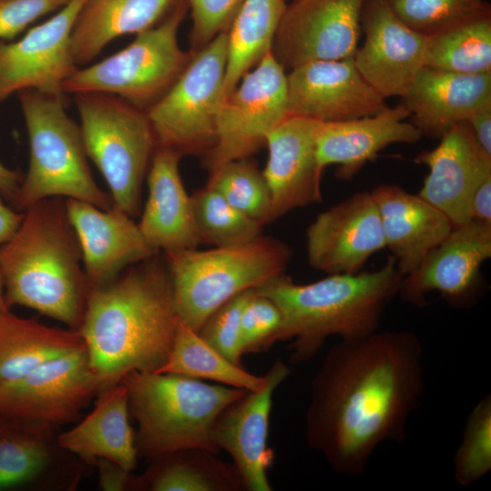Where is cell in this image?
<instances>
[{
  "label": "cell",
  "instance_id": "41",
  "mask_svg": "<svg viewBox=\"0 0 491 491\" xmlns=\"http://www.w3.org/2000/svg\"><path fill=\"white\" fill-rule=\"evenodd\" d=\"M191 10L193 53L227 32L245 0H186Z\"/></svg>",
  "mask_w": 491,
  "mask_h": 491
},
{
  "label": "cell",
  "instance_id": "32",
  "mask_svg": "<svg viewBox=\"0 0 491 491\" xmlns=\"http://www.w3.org/2000/svg\"><path fill=\"white\" fill-rule=\"evenodd\" d=\"M202 449H184L154 461L141 476H134L133 487L152 491H237L244 488L234 465Z\"/></svg>",
  "mask_w": 491,
  "mask_h": 491
},
{
  "label": "cell",
  "instance_id": "16",
  "mask_svg": "<svg viewBox=\"0 0 491 491\" xmlns=\"http://www.w3.org/2000/svg\"><path fill=\"white\" fill-rule=\"evenodd\" d=\"M361 29L365 43L353 55L356 69L385 99L403 97L424 66L426 35L400 20L386 0H365Z\"/></svg>",
  "mask_w": 491,
  "mask_h": 491
},
{
  "label": "cell",
  "instance_id": "10",
  "mask_svg": "<svg viewBox=\"0 0 491 491\" xmlns=\"http://www.w3.org/2000/svg\"><path fill=\"white\" fill-rule=\"evenodd\" d=\"M227 40V32L221 33L193 53L171 88L145 110L157 146L204 156L213 147L225 99Z\"/></svg>",
  "mask_w": 491,
  "mask_h": 491
},
{
  "label": "cell",
  "instance_id": "2",
  "mask_svg": "<svg viewBox=\"0 0 491 491\" xmlns=\"http://www.w3.org/2000/svg\"><path fill=\"white\" fill-rule=\"evenodd\" d=\"M179 321L170 274L158 253L90 287L78 331L100 393L129 373L156 372L168 357Z\"/></svg>",
  "mask_w": 491,
  "mask_h": 491
},
{
  "label": "cell",
  "instance_id": "28",
  "mask_svg": "<svg viewBox=\"0 0 491 491\" xmlns=\"http://www.w3.org/2000/svg\"><path fill=\"white\" fill-rule=\"evenodd\" d=\"M177 0H86L71 34L76 65L86 64L115 38L153 26Z\"/></svg>",
  "mask_w": 491,
  "mask_h": 491
},
{
  "label": "cell",
  "instance_id": "48",
  "mask_svg": "<svg viewBox=\"0 0 491 491\" xmlns=\"http://www.w3.org/2000/svg\"><path fill=\"white\" fill-rule=\"evenodd\" d=\"M6 309H9V308L5 305V286H4L3 276L0 270V314H2Z\"/></svg>",
  "mask_w": 491,
  "mask_h": 491
},
{
  "label": "cell",
  "instance_id": "46",
  "mask_svg": "<svg viewBox=\"0 0 491 491\" xmlns=\"http://www.w3.org/2000/svg\"><path fill=\"white\" fill-rule=\"evenodd\" d=\"M25 213L16 212L7 206L0 193V246L9 240L20 225Z\"/></svg>",
  "mask_w": 491,
  "mask_h": 491
},
{
  "label": "cell",
  "instance_id": "39",
  "mask_svg": "<svg viewBox=\"0 0 491 491\" xmlns=\"http://www.w3.org/2000/svg\"><path fill=\"white\" fill-rule=\"evenodd\" d=\"M394 14L412 29L428 35L473 11L485 0H386Z\"/></svg>",
  "mask_w": 491,
  "mask_h": 491
},
{
  "label": "cell",
  "instance_id": "12",
  "mask_svg": "<svg viewBox=\"0 0 491 491\" xmlns=\"http://www.w3.org/2000/svg\"><path fill=\"white\" fill-rule=\"evenodd\" d=\"M99 392L84 345L0 386V414L52 426L65 424L78 418Z\"/></svg>",
  "mask_w": 491,
  "mask_h": 491
},
{
  "label": "cell",
  "instance_id": "36",
  "mask_svg": "<svg viewBox=\"0 0 491 491\" xmlns=\"http://www.w3.org/2000/svg\"><path fill=\"white\" fill-rule=\"evenodd\" d=\"M231 205L265 225L269 224L271 195L263 171L247 158L225 163L210 171L207 184Z\"/></svg>",
  "mask_w": 491,
  "mask_h": 491
},
{
  "label": "cell",
  "instance_id": "26",
  "mask_svg": "<svg viewBox=\"0 0 491 491\" xmlns=\"http://www.w3.org/2000/svg\"><path fill=\"white\" fill-rule=\"evenodd\" d=\"M387 247L403 276L451 232L449 219L418 195L397 185H380L371 192Z\"/></svg>",
  "mask_w": 491,
  "mask_h": 491
},
{
  "label": "cell",
  "instance_id": "31",
  "mask_svg": "<svg viewBox=\"0 0 491 491\" xmlns=\"http://www.w3.org/2000/svg\"><path fill=\"white\" fill-rule=\"evenodd\" d=\"M424 66L461 74L491 73V7L477 8L426 35Z\"/></svg>",
  "mask_w": 491,
  "mask_h": 491
},
{
  "label": "cell",
  "instance_id": "20",
  "mask_svg": "<svg viewBox=\"0 0 491 491\" xmlns=\"http://www.w3.org/2000/svg\"><path fill=\"white\" fill-rule=\"evenodd\" d=\"M318 126L317 121L290 115L267 135L263 174L271 195L270 223L294 209L322 202Z\"/></svg>",
  "mask_w": 491,
  "mask_h": 491
},
{
  "label": "cell",
  "instance_id": "29",
  "mask_svg": "<svg viewBox=\"0 0 491 491\" xmlns=\"http://www.w3.org/2000/svg\"><path fill=\"white\" fill-rule=\"evenodd\" d=\"M50 424L0 414V491L45 480L63 449Z\"/></svg>",
  "mask_w": 491,
  "mask_h": 491
},
{
  "label": "cell",
  "instance_id": "21",
  "mask_svg": "<svg viewBox=\"0 0 491 491\" xmlns=\"http://www.w3.org/2000/svg\"><path fill=\"white\" fill-rule=\"evenodd\" d=\"M415 161L429 170L417 195L441 211L453 227L471 221L472 196L491 175V155L479 146L468 124L455 125L436 147L420 153Z\"/></svg>",
  "mask_w": 491,
  "mask_h": 491
},
{
  "label": "cell",
  "instance_id": "15",
  "mask_svg": "<svg viewBox=\"0 0 491 491\" xmlns=\"http://www.w3.org/2000/svg\"><path fill=\"white\" fill-rule=\"evenodd\" d=\"M491 257V224L471 220L453 227L418 266L402 279L398 295L416 306L439 292L449 303L466 306L477 292L479 271Z\"/></svg>",
  "mask_w": 491,
  "mask_h": 491
},
{
  "label": "cell",
  "instance_id": "9",
  "mask_svg": "<svg viewBox=\"0 0 491 491\" xmlns=\"http://www.w3.org/2000/svg\"><path fill=\"white\" fill-rule=\"evenodd\" d=\"M187 9L186 0H177L159 25L137 34L124 49L77 68L65 82L64 93L112 95L146 110L171 88L192 57L177 40Z\"/></svg>",
  "mask_w": 491,
  "mask_h": 491
},
{
  "label": "cell",
  "instance_id": "5",
  "mask_svg": "<svg viewBox=\"0 0 491 491\" xmlns=\"http://www.w3.org/2000/svg\"><path fill=\"white\" fill-rule=\"evenodd\" d=\"M122 383L138 424V456L151 460L184 450L219 449L212 429L222 411L246 390L169 373L132 372Z\"/></svg>",
  "mask_w": 491,
  "mask_h": 491
},
{
  "label": "cell",
  "instance_id": "1",
  "mask_svg": "<svg viewBox=\"0 0 491 491\" xmlns=\"http://www.w3.org/2000/svg\"><path fill=\"white\" fill-rule=\"evenodd\" d=\"M424 348L407 330L341 339L310 385L306 438L329 466L359 476L385 441L406 438L425 392Z\"/></svg>",
  "mask_w": 491,
  "mask_h": 491
},
{
  "label": "cell",
  "instance_id": "7",
  "mask_svg": "<svg viewBox=\"0 0 491 491\" xmlns=\"http://www.w3.org/2000/svg\"><path fill=\"white\" fill-rule=\"evenodd\" d=\"M29 139V166L14 205L25 211L50 197L74 198L101 209L114 206L95 184L80 126L66 114L63 95L19 93Z\"/></svg>",
  "mask_w": 491,
  "mask_h": 491
},
{
  "label": "cell",
  "instance_id": "14",
  "mask_svg": "<svg viewBox=\"0 0 491 491\" xmlns=\"http://www.w3.org/2000/svg\"><path fill=\"white\" fill-rule=\"evenodd\" d=\"M85 2L70 0L20 40L0 43V102L14 93L27 90L65 94V82L77 69L71 50V34Z\"/></svg>",
  "mask_w": 491,
  "mask_h": 491
},
{
  "label": "cell",
  "instance_id": "45",
  "mask_svg": "<svg viewBox=\"0 0 491 491\" xmlns=\"http://www.w3.org/2000/svg\"><path fill=\"white\" fill-rule=\"evenodd\" d=\"M479 146L491 155V106L486 107L466 121Z\"/></svg>",
  "mask_w": 491,
  "mask_h": 491
},
{
  "label": "cell",
  "instance_id": "42",
  "mask_svg": "<svg viewBox=\"0 0 491 491\" xmlns=\"http://www.w3.org/2000/svg\"><path fill=\"white\" fill-rule=\"evenodd\" d=\"M70 0H0V39H10Z\"/></svg>",
  "mask_w": 491,
  "mask_h": 491
},
{
  "label": "cell",
  "instance_id": "11",
  "mask_svg": "<svg viewBox=\"0 0 491 491\" xmlns=\"http://www.w3.org/2000/svg\"><path fill=\"white\" fill-rule=\"evenodd\" d=\"M288 115L286 75L270 51L224 99L215 144L205 155L209 172L225 163L248 158Z\"/></svg>",
  "mask_w": 491,
  "mask_h": 491
},
{
  "label": "cell",
  "instance_id": "19",
  "mask_svg": "<svg viewBox=\"0 0 491 491\" xmlns=\"http://www.w3.org/2000/svg\"><path fill=\"white\" fill-rule=\"evenodd\" d=\"M290 373L286 364L280 359L275 361L266 374V386L257 391H246L222 411L213 426L214 443L232 456L246 490H272L267 477L275 459L268 446L272 399Z\"/></svg>",
  "mask_w": 491,
  "mask_h": 491
},
{
  "label": "cell",
  "instance_id": "23",
  "mask_svg": "<svg viewBox=\"0 0 491 491\" xmlns=\"http://www.w3.org/2000/svg\"><path fill=\"white\" fill-rule=\"evenodd\" d=\"M403 99L422 136L440 139L455 125L491 106V73L461 74L423 66Z\"/></svg>",
  "mask_w": 491,
  "mask_h": 491
},
{
  "label": "cell",
  "instance_id": "44",
  "mask_svg": "<svg viewBox=\"0 0 491 491\" xmlns=\"http://www.w3.org/2000/svg\"><path fill=\"white\" fill-rule=\"evenodd\" d=\"M471 218L491 224V175L476 187L471 200Z\"/></svg>",
  "mask_w": 491,
  "mask_h": 491
},
{
  "label": "cell",
  "instance_id": "18",
  "mask_svg": "<svg viewBox=\"0 0 491 491\" xmlns=\"http://www.w3.org/2000/svg\"><path fill=\"white\" fill-rule=\"evenodd\" d=\"M386 248L379 213L370 192H357L321 212L306 229L307 260L314 269L356 274Z\"/></svg>",
  "mask_w": 491,
  "mask_h": 491
},
{
  "label": "cell",
  "instance_id": "27",
  "mask_svg": "<svg viewBox=\"0 0 491 491\" xmlns=\"http://www.w3.org/2000/svg\"><path fill=\"white\" fill-rule=\"evenodd\" d=\"M129 415L127 390L121 382L98 394L90 414L57 435L58 445L88 466L107 459L133 471L138 454Z\"/></svg>",
  "mask_w": 491,
  "mask_h": 491
},
{
  "label": "cell",
  "instance_id": "22",
  "mask_svg": "<svg viewBox=\"0 0 491 491\" xmlns=\"http://www.w3.org/2000/svg\"><path fill=\"white\" fill-rule=\"evenodd\" d=\"M65 204L90 287L109 283L158 253L146 243L133 217L115 206L105 210L74 198H66Z\"/></svg>",
  "mask_w": 491,
  "mask_h": 491
},
{
  "label": "cell",
  "instance_id": "4",
  "mask_svg": "<svg viewBox=\"0 0 491 491\" xmlns=\"http://www.w3.org/2000/svg\"><path fill=\"white\" fill-rule=\"evenodd\" d=\"M403 277L391 256L372 272L331 274L308 284L284 274L256 290L279 307L280 341L294 339L290 363L299 365L312 359L329 336L356 339L376 332Z\"/></svg>",
  "mask_w": 491,
  "mask_h": 491
},
{
  "label": "cell",
  "instance_id": "38",
  "mask_svg": "<svg viewBox=\"0 0 491 491\" xmlns=\"http://www.w3.org/2000/svg\"><path fill=\"white\" fill-rule=\"evenodd\" d=\"M283 316L268 296L253 289L241 316V348L243 355L268 350L280 341Z\"/></svg>",
  "mask_w": 491,
  "mask_h": 491
},
{
  "label": "cell",
  "instance_id": "17",
  "mask_svg": "<svg viewBox=\"0 0 491 491\" xmlns=\"http://www.w3.org/2000/svg\"><path fill=\"white\" fill-rule=\"evenodd\" d=\"M286 84L289 115L321 123L373 115L387 106L353 57L300 65L286 75Z\"/></svg>",
  "mask_w": 491,
  "mask_h": 491
},
{
  "label": "cell",
  "instance_id": "8",
  "mask_svg": "<svg viewBox=\"0 0 491 491\" xmlns=\"http://www.w3.org/2000/svg\"><path fill=\"white\" fill-rule=\"evenodd\" d=\"M85 150L106 181L114 206L139 215L141 190L157 147L146 112L102 93L75 95Z\"/></svg>",
  "mask_w": 491,
  "mask_h": 491
},
{
  "label": "cell",
  "instance_id": "40",
  "mask_svg": "<svg viewBox=\"0 0 491 491\" xmlns=\"http://www.w3.org/2000/svg\"><path fill=\"white\" fill-rule=\"evenodd\" d=\"M253 289L232 297L215 309L204 322L199 336L231 362L242 366L241 316Z\"/></svg>",
  "mask_w": 491,
  "mask_h": 491
},
{
  "label": "cell",
  "instance_id": "24",
  "mask_svg": "<svg viewBox=\"0 0 491 491\" xmlns=\"http://www.w3.org/2000/svg\"><path fill=\"white\" fill-rule=\"evenodd\" d=\"M410 116L404 104L385 107L380 112L360 118L321 123L316 135V154L324 169L337 165L336 175L350 180L363 166L374 160L386 146L415 144L420 131L406 119Z\"/></svg>",
  "mask_w": 491,
  "mask_h": 491
},
{
  "label": "cell",
  "instance_id": "13",
  "mask_svg": "<svg viewBox=\"0 0 491 491\" xmlns=\"http://www.w3.org/2000/svg\"><path fill=\"white\" fill-rule=\"evenodd\" d=\"M365 0H291L271 53L284 69L318 60L353 57Z\"/></svg>",
  "mask_w": 491,
  "mask_h": 491
},
{
  "label": "cell",
  "instance_id": "3",
  "mask_svg": "<svg viewBox=\"0 0 491 491\" xmlns=\"http://www.w3.org/2000/svg\"><path fill=\"white\" fill-rule=\"evenodd\" d=\"M24 213L15 234L0 246L5 305L35 309L78 330L90 286L65 201L46 198Z\"/></svg>",
  "mask_w": 491,
  "mask_h": 491
},
{
  "label": "cell",
  "instance_id": "37",
  "mask_svg": "<svg viewBox=\"0 0 491 491\" xmlns=\"http://www.w3.org/2000/svg\"><path fill=\"white\" fill-rule=\"evenodd\" d=\"M491 469V395H485L469 413L453 459L456 482L469 486Z\"/></svg>",
  "mask_w": 491,
  "mask_h": 491
},
{
  "label": "cell",
  "instance_id": "35",
  "mask_svg": "<svg viewBox=\"0 0 491 491\" xmlns=\"http://www.w3.org/2000/svg\"><path fill=\"white\" fill-rule=\"evenodd\" d=\"M191 204L200 244L227 246L262 235L263 225L238 211L208 185L191 195Z\"/></svg>",
  "mask_w": 491,
  "mask_h": 491
},
{
  "label": "cell",
  "instance_id": "30",
  "mask_svg": "<svg viewBox=\"0 0 491 491\" xmlns=\"http://www.w3.org/2000/svg\"><path fill=\"white\" fill-rule=\"evenodd\" d=\"M84 345L78 330L49 327L6 309L0 314V386Z\"/></svg>",
  "mask_w": 491,
  "mask_h": 491
},
{
  "label": "cell",
  "instance_id": "6",
  "mask_svg": "<svg viewBox=\"0 0 491 491\" xmlns=\"http://www.w3.org/2000/svg\"><path fill=\"white\" fill-rule=\"evenodd\" d=\"M291 256L286 244L262 235L238 245L164 253L179 320L198 332L224 303L284 275Z\"/></svg>",
  "mask_w": 491,
  "mask_h": 491
},
{
  "label": "cell",
  "instance_id": "25",
  "mask_svg": "<svg viewBox=\"0 0 491 491\" xmlns=\"http://www.w3.org/2000/svg\"><path fill=\"white\" fill-rule=\"evenodd\" d=\"M176 151L157 146L148 171V196L138 225L146 243L155 252L197 248L191 195L184 186Z\"/></svg>",
  "mask_w": 491,
  "mask_h": 491
},
{
  "label": "cell",
  "instance_id": "34",
  "mask_svg": "<svg viewBox=\"0 0 491 491\" xmlns=\"http://www.w3.org/2000/svg\"><path fill=\"white\" fill-rule=\"evenodd\" d=\"M156 373L206 379L246 391L260 390L266 383V375L257 376L231 362L181 321L168 357Z\"/></svg>",
  "mask_w": 491,
  "mask_h": 491
},
{
  "label": "cell",
  "instance_id": "33",
  "mask_svg": "<svg viewBox=\"0 0 491 491\" xmlns=\"http://www.w3.org/2000/svg\"><path fill=\"white\" fill-rule=\"evenodd\" d=\"M286 0H245L227 31L225 98L271 51Z\"/></svg>",
  "mask_w": 491,
  "mask_h": 491
},
{
  "label": "cell",
  "instance_id": "43",
  "mask_svg": "<svg viewBox=\"0 0 491 491\" xmlns=\"http://www.w3.org/2000/svg\"><path fill=\"white\" fill-rule=\"evenodd\" d=\"M98 469V484L105 491H122L133 487L132 471L107 459H98L95 463Z\"/></svg>",
  "mask_w": 491,
  "mask_h": 491
},
{
  "label": "cell",
  "instance_id": "47",
  "mask_svg": "<svg viewBox=\"0 0 491 491\" xmlns=\"http://www.w3.org/2000/svg\"><path fill=\"white\" fill-rule=\"evenodd\" d=\"M20 175L0 162V193L7 200L15 203L20 185Z\"/></svg>",
  "mask_w": 491,
  "mask_h": 491
}]
</instances>
